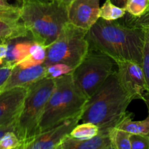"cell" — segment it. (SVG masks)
Wrapping results in <instances>:
<instances>
[{"instance_id":"cell-1","label":"cell","mask_w":149,"mask_h":149,"mask_svg":"<svg viewBox=\"0 0 149 149\" xmlns=\"http://www.w3.org/2000/svg\"><path fill=\"white\" fill-rule=\"evenodd\" d=\"M90 48L112 58L142 63L143 29L126 24L122 20H98L87 31Z\"/></svg>"},{"instance_id":"cell-2","label":"cell","mask_w":149,"mask_h":149,"mask_svg":"<svg viewBox=\"0 0 149 149\" xmlns=\"http://www.w3.org/2000/svg\"><path fill=\"white\" fill-rule=\"evenodd\" d=\"M132 97L126 93L114 70L100 88L87 101L81 115L83 123L97 125L100 133L109 134L127 113Z\"/></svg>"},{"instance_id":"cell-3","label":"cell","mask_w":149,"mask_h":149,"mask_svg":"<svg viewBox=\"0 0 149 149\" xmlns=\"http://www.w3.org/2000/svg\"><path fill=\"white\" fill-rule=\"evenodd\" d=\"M20 20L33 42L47 47L68 22L67 7L58 0L49 3L23 1Z\"/></svg>"},{"instance_id":"cell-4","label":"cell","mask_w":149,"mask_h":149,"mask_svg":"<svg viewBox=\"0 0 149 149\" xmlns=\"http://www.w3.org/2000/svg\"><path fill=\"white\" fill-rule=\"evenodd\" d=\"M87 101L74 84L71 74L55 79V88L42 115L39 132L52 129L81 113Z\"/></svg>"},{"instance_id":"cell-5","label":"cell","mask_w":149,"mask_h":149,"mask_svg":"<svg viewBox=\"0 0 149 149\" xmlns=\"http://www.w3.org/2000/svg\"><path fill=\"white\" fill-rule=\"evenodd\" d=\"M54 88L55 79L47 77L28 87L21 111L15 122L14 132L21 141L40 132L41 119Z\"/></svg>"},{"instance_id":"cell-6","label":"cell","mask_w":149,"mask_h":149,"mask_svg":"<svg viewBox=\"0 0 149 149\" xmlns=\"http://www.w3.org/2000/svg\"><path fill=\"white\" fill-rule=\"evenodd\" d=\"M87 33V30L68 22L58 38L47 47V57L44 65L49 66L63 63L74 69L90 49Z\"/></svg>"},{"instance_id":"cell-7","label":"cell","mask_w":149,"mask_h":149,"mask_svg":"<svg viewBox=\"0 0 149 149\" xmlns=\"http://www.w3.org/2000/svg\"><path fill=\"white\" fill-rule=\"evenodd\" d=\"M114 61L101 51L90 48L81 63L71 73L80 93L89 100L114 71Z\"/></svg>"},{"instance_id":"cell-8","label":"cell","mask_w":149,"mask_h":149,"mask_svg":"<svg viewBox=\"0 0 149 149\" xmlns=\"http://www.w3.org/2000/svg\"><path fill=\"white\" fill-rule=\"evenodd\" d=\"M117 67L118 79L121 85L132 100L141 99L147 91L142 65L128 60H113Z\"/></svg>"},{"instance_id":"cell-9","label":"cell","mask_w":149,"mask_h":149,"mask_svg":"<svg viewBox=\"0 0 149 149\" xmlns=\"http://www.w3.org/2000/svg\"><path fill=\"white\" fill-rule=\"evenodd\" d=\"M81 115L82 113L64 121L52 129L21 141L20 146L16 149H55L62 140L78 125Z\"/></svg>"},{"instance_id":"cell-10","label":"cell","mask_w":149,"mask_h":149,"mask_svg":"<svg viewBox=\"0 0 149 149\" xmlns=\"http://www.w3.org/2000/svg\"><path fill=\"white\" fill-rule=\"evenodd\" d=\"M100 0H73L67 6L68 22L88 31L100 18Z\"/></svg>"},{"instance_id":"cell-11","label":"cell","mask_w":149,"mask_h":149,"mask_svg":"<svg viewBox=\"0 0 149 149\" xmlns=\"http://www.w3.org/2000/svg\"><path fill=\"white\" fill-rule=\"evenodd\" d=\"M27 91L28 88L15 87L0 93V126L15 124Z\"/></svg>"},{"instance_id":"cell-12","label":"cell","mask_w":149,"mask_h":149,"mask_svg":"<svg viewBox=\"0 0 149 149\" xmlns=\"http://www.w3.org/2000/svg\"><path fill=\"white\" fill-rule=\"evenodd\" d=\"M46 74L47 66L43 63L27 68L15 66L0 90V93L15 87L28 88L36 81L46 77Z\"/></svg>"},{"instance_id":"cell-13","label":"cell","mask_w":149,"mask_h":149,"mask_svg":"<svg viewBox=\"0 0 149 149\" xmlns=\"http://www.w3.org/2000/svg\"><path fill=\"white\" fill-rule=\"evenodd\" d=\"M111 144L109 134L99 133L89 140H78L67 135L57 147L58 149H106Z\"/></svg>"},{"instance_id":"cell-14","label":"cell","mask_w":149,"mask_h":149,"mask_svg":"<svg viewBox=\"0 0 149 149\" xmlns=\"http://www.w3.org/2000/svg\"><path fill=\"white\" fill-rule=\"evenodd\" d=\"M33 41L30 37L17 38L7 40L8 49L4 63L15 67L28 56Z\"/></svg>"},{"instance_id":"cell-15","label":"cell","mask_w":149,"mask_h":149,"mask_svg":"<svg viewBox=\"0 0 149 149\" xmlns=\"http://www.w3.org/2000/svg\"><path fill=\"white\" fill-rule=\"evenodd\" d=\"M114 128L131 135H147L149 134V114L143 120L134 121L132 119V113L127 111Z\"/></svg>"},{"instance_id":"cell-16","label":"cell","mask_w":149,"mask_h":149,"mask_svg":"<svg viewBox=\"0 0 149 149\" xmlns=\"http://www.w3.org/2000/svg\"><path fill=\"white\" fill-rule=\"evenodd\" d=\"M23 37H30L23 22L0 20V40Z\"/></svg>"},{"instance_id":"cell-17","label":"cell","mask_w":149,"mask_h":149,"mask_svg":"<svg viewBox=\"0 0 149 149\" xmlns=\"http://www.w3.org/2000/svg\"><path fill=\"white\" fill-rule=\"evenodd\" d=\"M47 57V47L33 42L29 50L28 56L20 61L17 66L22 68L33 66L44 63Z\"/></svg>"},{"instance_id":"cell-18","label":"cell","mask_w":149,"mask_h":149,"mask_svg":"<svg viewBox=\"0 0 149 149\" xmlns=\"http://www.w3.org/2000/svg\"><path fill=\"white\" fill-rule=\"evenodd\" d=\"M100 133V130L97 125L87 122L77 125L70 132V136L78 140H89L97 136Z\"/></svg>"},{"instance_id":"cell-19","label":"cell","mask_w":149,"mask_h":149,"mask_svg":"<svg viewBox=\"0 0 149 149\" xmlns=\"http://www.w3.org/2000/svg\"><path fill=\"white\" fill-rule=\"evenodd\" d=\"M126 13L125 8L115 5L110 0H106L100 7V17L106 20H117L122 18Z\"/></svg>"},{"instance_id":"cell-20","label":"cell","mask_w":149,"mask_h":149,"mask_svg":"<svg viewBox=\"0 0 149 149\" xmlns=\"http://www.w3.org/2000/svg\"><path fill=\"white\" fill-rule=\"evenodd\" d=\"M130 135L125 131L116 128H113L109 131L111 143L116 149H132Z\"/></svg>"},{"instance_id":"cell-21","label":"cell","mask_w":149,"mask_h":149,"mask_svg":"<svg viewBox=\"0 0 149 149\" xmlns=\"http://www.w3.org/2000/svg\"><path fill=\"white\" fill-rule=\"evenodd\" d=\"M125 9L132 17H140L149 10V0H128Z\"/></svg>"},{"instance_id":"cell-22","label":"cell","mask_w":149,"mask_h":149,"mask_svg":"<svg viewBox=\"0 0 149 149\" xmlns=\"http://www.w3.org/2000/svg\"><path fill=\"white\" fill-rule=\"evenodd\" d=\"M143 29L144 31V42L141 65L145 76L147 91H149V27H143Z\"/></svg>"},{"instance_id":"cell-23","label":"cell","mask_w":149,"mask_h":149,"mask_svg":"<svg viewBox=\"0 0 149 149\" xmlns=\"http://www.w3.org/2000/svg\"><path fill=\"white\" fill-rule=\"evenodd\" d=\"M73 68L63 63H56L47 66L46 77L50 79H56L62 76L67 75L72 73Z\"/></svg>"},{"instance_id":"cell-24","label":"cell","mask_w":149,"mask_h":149,"mask_svg":"<svg viewBox=\"0 0 149 149\" xmlns=\"http://www.w3.org/2000/svg\"><path fill=\"white\" fill-rule=\"evenodd\" d=\"M21 144V141L15 132L9 131L0 139V149H16Z\"/></svg>"},{"instance_id":"cell-25","label":"cell","mask_w":149,"mask_h":149,"mask_svg":"<svg viewBox=\"0 0 149 149\" xmlns=\"http://www.w3.org/2000/svg\"><path fill=\"white\" fill-rule=\"evenodd\" d=\"M119 20L130 26H138L141 28L149 27V10L140 17H132L126 13L125 15Z\"/></svg>"},{"instance_id":"cell-26","label":"cell","mask_w":149,"mask_h":149,"mask_svg":"<svg viewBox=\"0 0 149 149\" xmlns=\"http://www.w3.org/2000/svg\"><path fill=\"white\" fill-rule=\"evenodd\" d=\"M0 20L19 21L20 20V7L15 6L12 8L0 7Z\"/></svg>"},{"instance_id":"cell-27","label":"cell","mask_w":149,"mask_h":149,"mask_svg":"<svg viewBox=\"0 0 149 149\" xmlns=\"http://www.w3.org/2000/svg\"><path fill=\"white\" fill-rule=\"evenodd\" d=\"M132 149H149V134L130 135Z\"/></svg>"},{"instance_id":"cell-28","label":"cell","mask_w":149,"mask_h":149,"mask_svg":"<svg viewBox=\"0 0 149 149\" xmlns=\"http://www.w3.org/2000/svg\"><path fill=\"white\" fill-rule=\"evenodd\" d=\"M15 67L8 63H4L0 65V90L7 81Z\"/></svg>"},{"instance_id":"cell-29","label":"cell","mask_w":149,"mask_h":149,"mask_svg":"<svg viewBox=\"0 0 149 149\" xmlns=\"http://www.w3.org/2000/svg\"><path fill=\"white\" fill-rule=\"evenodd\" d=\"M8 49L7 40H0V65L4 63Z\"/></svg>"},{"instance_id":"cell-30","label":"cell","mask_w":149,"mask_h":149,"mask_svg":"<svg viewBox=\"0 0 149 149\" xmlns=\"http://www.w3.org/2000/svg\"><path fill=\"white\" fill-rule=\"evenodd\" d=\"M14 130H15V124H11V125L0 126V139L2 138V136L6 133V132H9V131H13V132H14Z\"/></svg>"},{"instance_id":"cell-31","label":"cell","mask_w":149,"mask_h":149,"mask_svg":"<svg viewBox=\"0 0 149 149\" xmlns=\"http://www.w3.org/2000/svg\"><path fill=\"white\" fill-rule=\"evenodd\" d=\"M110 1L113 4H114L115 5L118 6V7L125 8V5H126V3L127 2L128 0H110Z\"/></svg>"},{"instance_id":"cell-32","label":"cell","mask_w":149,"mask_h":149,"mask_svg":"<svg viewBox=\"0 0 149 149\" xmlns=\"http://www.w3.org/2000/svg\"><path fill=\"white\" fill-rule=\"evenodd\" d=\"M15 7L13 5L10 3H9L8 0H0V7H4V8H12V7Z\"/></svg>"},{"instance_id":"cell-33","label":"cell","mask_w":149,"mask_h":149,"mask_svg":"<svg viewBox=\"0 0 149 149\" xmlns=\"http://www.w3.org/2000/svg\"><path fill=\"white\" fill-rule=\"evenodd\" d=\"M19 3L21 4L23 1H31V2H40V3H49L55 1V0H17Z\"/></svg>"},{"instance_id":"cell-34","label":"cell","mask_w":149,"mask_h":149,"mask_svg":"<svg viewBox=\"0 0 149 149\" xmlns=\"http://www.w3.org/2000/svg\"><path fill=\"white\" fill-rule=\"evenodd\" d=\"M143 100L146 103V104L147 108L148 109V113H149V91H146L143 95Z\"/></svg>"},{"instance_id":"cell-35","label":"cell","mask_w":149,"mask_h":149,"mask_svg":"<svg viewBox=\"0 0 149 149\" xmlns=\"http://www.w3.org/2000/svg\"><path fill=\"white\" fill-rule=\"evenodd\" d=\"M58 1H59L61 4H63V5H65V7H67L73 0H58Z\"/></svg>"},{"instance_id":"cell-36","label":"cell","mask_w":149,"mask_h":149,"mask_svg":"<svg viewBox=\"0 0 149 149\" xmlns=\"http://www.w3.org/2000/svg\"><path fill=\"white\" fill-rule=\"evenodd\" d=\"M106 149H116V148H115L114 146H113V143H111V144L110 146H109V148H106Z\"/></svg>"},{"instance_id":"cell-37","label":"cell","mask_w":149,"mask_h":149,"mask_svg":"<svg viewBox=\"0 0 149 149\" xmlns=\"http://www.w3.org/2000/svg\"><path fill=\"white\" fill-rule=\"evenodd\" d=\"M55 149H58V148H55Z\"/></svg>"}]
</instances>
